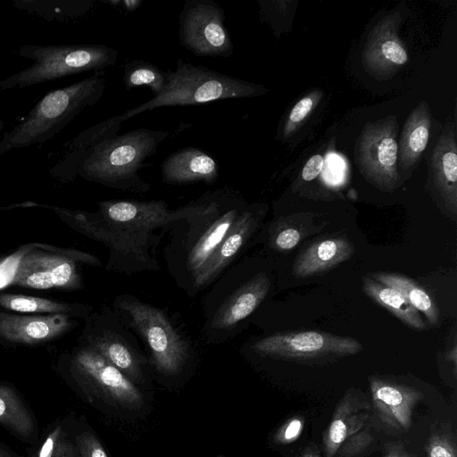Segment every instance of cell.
Returning a JSON list of instances; mask_svg holds the SVG:
<instances>
[{"label": "cell", "instance_id": "cell-1", "mask_svg": "<svg viewBox=\"0 0 457 457\" xmlns=\"http://www.w3.org/2000/svg\"><path fill=\"white\" fill-rule=\"evenodd\" d=\"M51 209L73 230L108 249L105 269L132 276L160 270L156 250L173 210L163 200H104L94 212L33 204Z\"/></svg>", "mask_w": 457, "mask_h": 457}, {"label": "cell", "instance_id": "cell-2", "mask_svg": "<svg viewBox=\"0 0 457 457\" xmlns=\"http://www.w3.org/2000/svg\"><path fill=\"white\" fill-rule=\"evenodd\" d=\"M246 205L238 191L225 187L173 210L163 258L170 276L188 296Z\"/></svg>", "mask_w": 457, "mask_h": 457}, {"label": "cell", "instance_id": "cell-3", "mask_svg": "<svg viewBox=\"0 0 457 457\" xmlns=\"http://www.w3.org/2000/svg\"><path fill=\"white\" fill-rule=\"evenodd\" d=\"M248 260L237 261L212 286L203 299L202 340L217 345L237 336L268 297V271H252Z\"/></svg>", "mask_w": 457, "mask_h": 457}, {"label": "cell", "instance_id": "cell-4", "mask_svg": "<svg viewBox=\"0 0 457 457\" xmlns=\"http://www.w3.org/2000/svg\"><path fill=\"white\" fill-rule=\"evenodd\" d=\"M112 309L145 345L150 365L164 377L182 374L195 353V341L167 309L125 293L115 296Z\"/></svg>", "mask_w": 457, "mask_h": 457}, {"label": "cell", "instance_id": "cell-5", "mask_svg": "<svg viewBox=\"0 0 457 457\" xmlns=\"http://www.w3.org/2000/svg\"><path fill=\"white\" fill-rule=\"evenodd\" d=\"M105 71L45 95L0 140V155L12 150L44 144L70 124L104 93Z\"/></svg>", "mask_w": 457, "mask_h": 457}, {"label": "cell", "instance_id": "cell-6", "mask_svg": "<svg viewBox=\"0 0 457 457\" xmlns=\"http://www.w3.org/2000/svg\"><path fill=\"white\" fill-rule=\"evenodd\" d=\"M169 132L138 128L108 137L97 144L80 163L77 175L104 187L135 194L149 191L138 170L147 166L144 161L155 154Z\"/></svg>", "mask_w": 457, "mask_h": 457}, {"label": "cell", "instance_id": "cell-7", "mask_svg": "<svg viewBox=\"0 0 457 457\" xmlns=\"http://www.w3.org/2000/svg\"><path fill=\"white\" fill-rule=\"evenodd\" d=\"M162 91L142 104L120 114L122 120L160 107L186 106L213 101L254 97L266 94L267 89L235 77L177 60L176 69L168 70Z\"/></svg>", "mask_w": 457, "mask_h": 457}, {"label": "cell", "instance_id": "cell-8", "mask_svg": "<svg viewBox=\"0 0 457 457\" xmlns=\"http://www.w3.org/2000/svg\"><path fill=\"white\" fill-rule=\"evenodd\" d=\"M17 54L33 61L28 68L0 80V92L24 88L116 63L118 50L99 44L24 45Z\"/></svg>", "mask_w": 457, "mask_h": 457}, {"label": "cell", "instance_id": "cell-9", "mask_svg": "<svg viewBox=\"0 0 457 457\" xmlns=\"http://www.w3.org/2000/svg\"><path fill=\"white\" fill-rule=\"evenodd\" d=\"M57 370L67 382L87 395L101 396L127 409H138L143 404L137 386L84 344L62 353Z\"/></svg>", "mask_w": 457, "mask_h": 457}, {"label": "cell", "instance_id": "cell-10", "mask_svg": "<svg viewBox=\"0 0 457 457\" xmlns=\"http://www.w3.org/2000/svg\"><path fill=\"white\" fill-rule=\"evenodd\" d=\"M33 245L29 250L22 248L11 285L38 290H79L83 280L78 265L102 266L96 255L75 248Z\"/></svg>", "mask_w": 457, "mask_h": 457}, {"label": "cell", "instance_id": "cell-11", "mask_svg": "<svg viewBox=\"0 0 457 457\" xmlns=\"http://www.w3.org/2000/svg\"><path fill=\"white\" fill-rule=\"evenodd\" d=\"M84 320L79 343L96 351L135 385L142 384L150 365L148 357L112 307L103 304Z\"/></svg>", "mask_w": 457, "mask_h": 457}, {"label": "cell", "instance_id": "cell-12", "mask_svg": "<svg viewBox=\"0 0 457 457\" xmlns=\"http://www.w3.org/2000/svg\"><path fill=\"white\" fill-rule=\"evenodd\" d=\"M355 338L325 331L275 332L247 341L243 350L262 358L305 363L328 362L362 350Z\"/></svg>", "mask_w": 457, "mask_h": 457}, {"label": "cell", "instance_id": "cell-13", "mask_svg": "<svg viewBox=\"0 0 457 457\" xmlns=\"http://www.w3.org/2000/svg\"><path fill=\"white\" fill-rule=\"evenodd\" d=\"M398 122L388 115L368 122L354 147V160L362 177L383 192H393L403 181L398 172Z\"/></svg>", "mask_w": 457, "mask_h": 457}, {"label": "cell", "instance_id": "cell-14", "mask_svg": "<svg viewBox=\"0 0 457 457\" xmlns=\"http://www.w3.org/2000/svg\"><path fill=\"white\" fill-rule=\"evenodd\" d=\"M181 46L199 57L228 58L234 53L224 10L212 0H187L179 16Z\"/></svg>", "mask_w": 457, "mask_h": 457}, {"label": "cell", "instance_id": "cell-15", "mask_svg": "<svg viewBox=\"0 0 457 457\" xmlns=\"http://www.w3.org/2000/svg\"><path fill=\"white\" fill-rule=\"evenodd\" d=\"M267 205L254 203L245 206L234 227L198 275L190 297L210 287L237 262L253 242L266 215Z\"/></svg>", "mask_w": 457, "mask_h": 457}, {"label": "cell", "instance_id": "cell-16", "mask_svg": "<svg viewBox=\"0 0 457 457\" xmlns=\"http://www.w3.org/2000/svg\"><path fill=\"white\" fill-rule=\"evenodd\" d=\"M400 12L380 19L370 31L361 53L364 70L379 80L389 79L409 61L407 49L398 35Z\"/></svg>", "mask_w": 457, "mask_h": 457}, {"label": "cell", "instance_id": "cell-17", "mask_svg": "<svg viewBox=\"0 0 457 457\" xmlns=\"http://www.w3.org/2000/svg\"><path fill=\"white\" fill-rule=\"evenodd\" d=\"M427 187L437 206L447 216L457 213V141L455 124H445L428 163Z\"/></svg>", "mask_w": 457, "mask_h": 457}, {"label": "cell", "instance_id": "cell-18", "mask_svg": "<svg viewBox=\"0 0 457 457\" xmlns=\"http://www.w3.org/2000/svg\"><path fill=\"white\" fill-rule=\"evenodd\" d=\"M77 325V319L66 314L23 315L0 310V341L35 345L57 339Z\"/></svg>", "mask_w": 457, "mask_h": 457}, {"label": "cell", "instance_id": "cell-19", "mask_svg": "<svg viewBox=\"0 0 457 457\" xmlns=\"http://www.w3.org/2000/svg\"><path fill=\"white\" fill-rule=\"evenodd\" d=\"M123 121L120 114L115 115L85 129L66 142L49 170L50 175L62 183L74 180L79 166L92 149L103 140L116 136Z\"/></svg>", "mask_w": 457, "mask_h": 457}, {"label": "cell", "instance_id": "cell-20", "mask_svg": "<svg viewBox=\"0 0 457 457\" xmlns=\"http://www.w3.org/2000/svg\"><path fill=\"white\" fill-rule=\"evenodd\" d=\"M370 384L374 407L383 422L391 428L407 430L422 393L411 386L378 378H370Z\"/></svg>", "mask_w": 457, "mask_h": 457}, {"label": "cell", "instance_id": "cell-21", "mask_svg": "<svg viewBox=\"0 0 457 457\" xmlns=\"http://www.w3.org/2000/svg\"><path fill=\"white\" fill-rule=\"evenodd\" d=\"M161 171L162 181L169 185H212L219 178V164L204 151L188 146L168 155L161 164Z\"/></svg>", "mask_w": 457, "mask_h": 457}, {"label": "cell", "instance_id": "cell-22", "mask_svg": "<svg viewBox=\"0 0 457 457\" xmlns=\"http://www.w3.org/2000/svg\"><path fill=\"white\" fill-rule=\"evenodd\" d=\"M354 250L353 244L345 235L334 234L320 238L297 255L293 275L303 278L324 273L350 259Z\"/></svg>", "mask_w": 457, "mask_h": 457}, {"label": "cell", "instance_id": "cell-23", "mask_svg": "<svg viewBox=\"0 0 457 457\" xmlns=\"http://www.w3.org/2000/svg\"><path fill=\"white\" fill-rule=\"evenodd\" d=\"M431 112L426 100L420 102L406 119L398 142V172L403 181L411 178L426 150Z\"/></svg>", "mask_w": 457, "mask_h": 457}, {"label": "cell", "instance_id": "cell-24", "mask_svg": "<svg viewBox=\"0 0 457 457\" xmlns=\"http://www.w3.org/2000/svg\"><path fill=\"white\" fill-rule=\"evenodd\" d=\"M328 221L314 212H297L270 222L266 230V244L277 253L295 248L303 239L320 232Z\"/></svg>", "mask_w": 457, "mask_h": 457}, {"label": "cell", "instance_id": "cell-25", "mask_svg": "<svg viewBox=\"0 0 457 457\" xmlns=\"http://www.w3.org/2000/svg\"><path fill=\"white\" fill-rule=\"evenodd\" d=\"M0 425L20 440L36 444L38 438L37 420L18 390L0 382Z\"/></svg>", "mask_w": 457, "mask_h": 457}, {"label": "cell", "instance_id": "cell-26", "mask_svg": "<svg viewBox=\"0 0 457 457\" xmlns=\"http://www.w3.org/2000/svg\"><path fill=\"white\" fill-rule=\"evenodd\" d=\"M0 308L21 313L66 314L74 319H86L94 311L90 304L10 293H0Z\"/></svg>", "mask_w": 457, "mask_h": 457}, {"label": "cell", "instance_id": "cell-27", "mask_svg": "<svg viewBox=\"0 0 457 457\" xmlns=\"http://www.w3.org/2000/svg\"><path fill=\"white\" fill-rule=\"evenodd\" d=\"M367 417L364 407L357 400L345 397L337 406L324 436L325 457H334L343 443L362 427Z\"/></svg>", "mask_w": 457, "mask_h": 457}, {"label": "cell", "instance_id": "cell-28", "mask_svg": "<svg viewBox=\"0 0 457 457\" xmlns=\"http://www.w3.org/2000/svg\"><path fill=\"white\" fill-rule=\"evenodd\" d=\"M361 288L369 297L394 314L406 326L419 330L427 328L420 312L395 288L378 282L370 275L362 278Z\"/></svg>", "mask_w": 457, "mask_h": 457}, {"label": "cell", "instance_id": "cell-29", "mask_svg": "<svg viewBox=\"0 0 457 457\" xmlns=\"http://www.w3.org/2000/svg\"><path fill=\"white\" fill-rule=\"evenodd\" d=\"M15 8L50 21L69 22L85 16L95 4L91 0H14Z\"/></svg>", "mask_w": 457, "mask_h": 457}, {"label": "cell", "instance_id": "cell-30", "mask_svg": "<svg viewBox=\"0 0 457 457\" xmlns=\"http://www.w3.org/2000/svg\"><path fill=\"white\" fill-rule=\"evenodd\" d=\"M378 282L394 287L402 293L407 301L421 312L432 326L439 321V311L431 296L415 280L399 273L375 272L370 275Z\"/></svg>", "mask_w": 457, "mask_h": 457}, {"label": "cell", "instance_id": "cell-31", "mask_svg": "<svg viewBox=\"0 0 457 457\" xmlns=\"http://www.w3.org/2000/svg\"><path fill=\"white\" fill-rule=\"evenodd\" d=\"M31 457H80L67 421H55L38 442Z\"/></svg>", "mask_w": 457, "mask_h": 457}, {"label": "cell", "instance_id": "cell-32", "mask_svg": "<svg viewBox=\"0 0 457 457\" xmlns=\"http://www.w3.org/2000/svg\"><path fill=\"white\" fill-rule=\"evenodd\" d=\"M122 81L127 90L145 87L155 96L164 87L166 72L151 62L134 60L124 65Z\"/></svg>", "mask_w": 457, "mask_h": 457}, {"label": "cell", "instance_id": "cell-33", "mask_svg": "<svg viewBox=\"0 0 457 457\" xmlns=\"http://www.w3.org/2000/svg\"><path fill=\"white\" fill-rule=\"evenodd\" d=\"M322 95V91L313 90L312 92L301 98L294 105L282 129V136L284 138H288L296 131L303 121L315 109Z\"/></svg>", "mask_w": 457, "mask_h": 457}, {"label": "cell", "instance_id": "cell-34", "mask_svg": "<svg viewBox=\"0 0 457 457\" xmlns=\"http://www.w3.org/2000/svg\"><path fill=\"white\" fill-rule=\"evenodd\" d=\"M80 457H108L99 439L89 430L74 433Z\"/></svg>", "mask_w": 457, "mask_h": 457}, {"label": "cell", "instance_id": "cell-35", "mask_svg": "<svg viewBox=\"0 0 457 457\" xmlns=\"http://www.w3.org/2000/svg\"><path fill=\"white\" fill-rule=\"evenodd\" d=\"M427 453L428 457H456V447L449 436L436 433L428 442Z\"/></svg>", "mask_w": 457, "mask_h": 457}, {"label": "cell", "instance_id": "cell-36", "mask_svg": "<svg viewBox=\"0 0 457 457\" xmlns=\"http://www.w3.org/2000/svg\"><path fill=\"white\" fill-rule=\"evenodd\" d=\"M324 165L323 156L320 154L312 155L304 164L302 170V179L304 181L315 179L321 172Z\"/></svg>", "mask_w": 457, "mask_h": 457}, {"label": "cell", "instance_id": "cell-37", "mask_svg": "<svg viewBox=\"0 0 457 457\" xmlns=\"http://www.w3.org/2000/svg\"><path fill=\"white\" fill-rule=\"evenodd\" d=\"M302 428V421L299 420H293L285 428L276 436L277 439L280 442H289L295 438Z\"/></svg>", "mask_w": 457, "mask_h": 457}, {"label": "cell", "instance_id": "cell-38", "mask_svg": "<svg viewBox=\"0 0 457 457\" xmlns=\"http://www.w3.org/2000/svg\"><path fill=\"white\" fill-rule=\"evenodd\" d=\"M110 4H121L124 9H126L129 12H133L136 9H137L141 4V0H121V1H112L108 2Z\"/></svg>", "mask_w": 457, "mask_h": 457}, {"label": "cell", "instance_id": "cell-39", "mask_svg": "<svg viewBox=\"0 0 457 457\" xmlns=\"http://www.w3.org/2000/svg\"><path fill=\"white\" fill-rule=\"evenodd\" d=\"M0 457H23L9 448L7 445L0 443Z\"/></svg>", "mask_w": 457, "mask_h": 457}, {"label": "cell", "instance_id": "cell-40", "mask_svg": "<svg viewBox=\"0 0 457 457\" xmlns=\"http://www.w3.org/2000/svg\"><path fill=\"white\" fill-rule=\"evenodd\" d=\"M5 125V122L2 120H0V132L4 129Z\"/></svg>", "mask_w": 457, "mask_h": 457}]
</instances>
